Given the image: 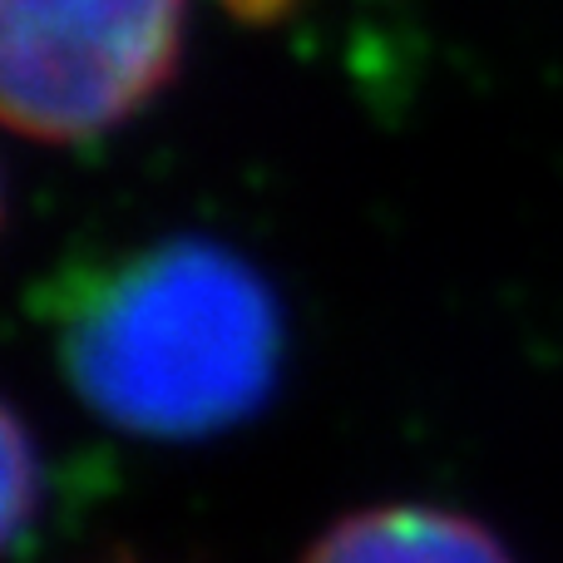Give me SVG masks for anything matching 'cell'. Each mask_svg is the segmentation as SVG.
<instances>
[{
    "mask_svg": "<svg viewBox=\"0 0 563 563\" xmlns=\"http://www.w3.org/2000/svg\"><path fill=\"white\" fill-rule=\"evenodd\" d=\"M228 5H233L238 15H277L287 0H228Z\"/></svg>",
    "mask_w": 563,
    "mask_h": 563,
    "instance_id": "277c9868",
    "label": "cell"
},
{
    "mask_svg": "<svg viewBox=\"0 0 563 563\" xmlns=\"http://www.w3.org/2000/svg\"><path fill=\"white\" fill-rule=\"evenodd\" d=\"M301 563H515L485 525L430 505H386L331 525Z\"/></svg>",
    "mask_w": 563,
    "mask_h": 563,
    "instance_id": "3957f363",
    "label": "cell"
},
{
    "mask_svg": "<svg viewBox=\"0 0 563 563\" xmlns=\"http://www.w3.org/2000/svg\"><path fill=\"white\" fill-rule=\"evenodd\" d=\"M55 346L75 396L109 426L198 440L273 396L282 317L253 263L203 238H168L69 282Z\"/></svg>",
    "mask_w": 563,
    "mask_h": 563,
    "instance_id": "6da1fadb",
    "label": "cell"
},
{
    "mask_svg": "<svg viewBox=\"0 0 563 563\" xmlns=\"http://www.w3.org/2000/svg\"><path fill=\"white\" fill-rule=\"evenodd\" d=\"M184 49V0H0V104L40 144L134 119Z\"/></svg>",
    "mask_w": 563,
    "mask_h": 563,
    "instance_id": "7a4b0ae2",
    "label": "cell"
}]
</instances>
